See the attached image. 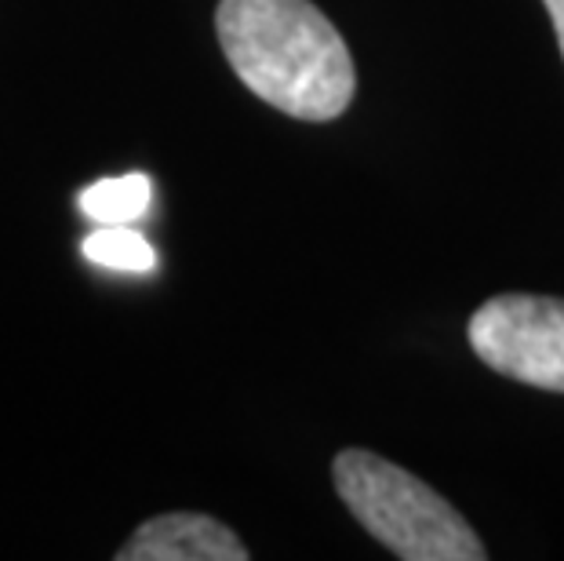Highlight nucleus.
I'll return each mask as SVG.
<instances>
[{
	"label": "nucleus",
	"instance_id": "nucleus-1",
	"mask_svg": "<svg viewBox=\"0 0 564 561\" xmlns=\"http://www.w3.org/2000/svg\"><path fill=\"white\" fill-rule=\"evenodd\" d=\"M215 33L234 74L273 110L335 121L350 106V47L310 0H219Z\"/></svg>",
	"mask_w": 564,
	"mask_h": 561
},
{
	"label": "nucleus",
	"instance_id": "nucleus-2",
	"mask_svg": "<svg viewBox=\"0 0 564 561\" xmlns=\"http://www.w3.org/2000/svg\"><path fill=\"white\" fill-rule=\"evenodd\" d=\"M335 488L350 515L404 561H485L488 551L459 510L412 471L365 449L335 456Z\"/></svg>",
	"mask_w": 564,
	"mask_h": 561
},
{
	"label": "nucleus",
	"instance_id": "nucleus-3",
	"mask_svg": "<svg viewBox=\"0 0 564 561\" xmlns=\"http://www.w3.org/2000/svg\"><path fill=\"white\" fill-rule=\"evenodd\" d=\"M470 346L499 376L564 393V300L496 295L470 317Z\"/></svg>",
	"mask_w": 564,
	"mask_h": 561
},
{
	"label": "nucleus",
	"instance_id": "nucleus-4",
	"mask_svg": "<svg viewBox=\"0 0 564 561\" xmlns=\"http://www.w3.org/2000/svg\"><path fill=\"white\" fill-rule=\"evenodd\" d=\"M121 561H248L237 532L208 515H161L142 521L117 551Z\"/></svg>",
	"mask_w": 564,
	"mask_h": 561
},
{
	"label": "nucleus",
	"instance_id": "nucleus-5",
	"mask_svg": "<svg viewBox=\"0 0 564 561\" xmlns=\"http://www.w3.org/2000/svg\"><path fill=\"white\" fill-rule=\"evenodd\" d=\"M153 183L150 175L131 172L117 179H102V183L88 186L80 194V212L99 226H128L150 212Z\"/></svg>",
	"mask_w": 564,
	"mask_h": 561
},
{
	"label": "nucleus",
	"instance_id": "nucleus-6",
	"mask_svg": "<svg viewBox=\"0 0 564 561\" xmlns=\"http://www.w3.org/2000/svg\"><path fill=\"white\" fill-rule=\"evenodd\" d=\"M84 256L99 262L106 270H124V273H150L158 267V252L153 245L131 226H102L84 237Z\"/></svg>",
	"mask_w": 564,
	"mask_h": 561
},
{
	"label": "nucleus",
	"instance_id": "nucleus-7",
	"mask_svg": "<svg viewBox=\"0 0 564 561\" xmlns=\"http://www.w3.org/2000/svg\"><path fill=\"white\" fill-rule=\"evenodd\" d=\"M546 11H550V22L557 30V44H561V55H564V0H543Z\"/></svg>",
	"mask_w": 564,
	"mask_h": 561
}]
</instances>
